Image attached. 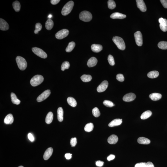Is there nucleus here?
<instances>
[{
	"label": "nucleus",
	"instance_id": "f257e3e1",
	"mask_svg": "<svg viewBox=\"0 0 167 167\" xmlns=\"http://www.w3.org/2000/svg\"><path fill=\"white\" fill-rule=\"evenodd\" d=\"M74 5V3L72 1H69L63 7L61 13L63 16H67L71 12Z\"/></svg>",
	"mask_w": 167,
	"mask_h": 167
},
{
	"label": "nucleus",
	"instance_id": "f03ea898",
	"mask_svg": "<svg viewBox=\"0 0 167 167\" xmlns=\"http://www.w3.org/2000/svg\"><path fill=\"white\" fill-rule=\"evenodd\" d=\"M113 41L117 45V47L121 50H124L125 49V43L123 39L121 37L115 36L113 38Z\"/></svg>",
	"mask_w": 167,
	"mask_h": 167
},
{
	"label": "nucleus",
	"instance_id": "7ed1b4c3",
	"mask_svg": "<svg viewBox=\"0 0 167 167\" xmlns=\"http://www.w3.org/2000/svg\"><path fill=\"white\" fill-rule=\"evenodd\" d=\"M16 61L18 67L20 70L23 71L27 68V61L24 58L20 56H17Z\"/></svg>",
	"mask_w": 167,
	"mask_h": 167
},
{
	"label": "nucleus",
	"instance_id": "20e7f679",
	"mask_svg": "<svg viewBox=\"0 0 167 167\" xmlns=\"http://www.w3.org/2000/svg\"><path fill=\"white\" fill-rule=\"evenodd\" d=\"M43 81L44 78L42 76L36 75L34 76L31 79L30 83L33 86H36L42 83Z\"/></svg>",
	"mask_w": 167,
	"mask_h": 167
},
{
	"label": "nucleus",
	"instance_id": "39448f33",
	"mask_svg": "<svg viewBox=\"0 0 167 167\" xmlns=\"http://www.w3.org/2000/svg\"><path fill=\"white\" fill-rule=\"evenodd\" d=\"M80 19L84 22H89L92 20V16L90 12L87 11H83L79 15Z\"/></svg>",
	"mask_w": 167,
	"mask_h": 167
},
{
	"label": "nucleus",
	"instance_id": "423d86ee",
	"mask_svg": "<svg viewBox=\"0 0 167 167\" xmlns=\"http://www.w3.org/2000/svg\"><path fill=\"white\" fill-rule=\"evenodd\" d=\"M32 51L35 55L42 58L45 59L47 57V55L46 53L40 48L33 47L32 48Z\"/></svg>",
	"mask_w": 167,
	"mask_h": 167
},
{
	"label": "nucleus",
	"instance_id": "0eeeda50",
	"mask_svg": "<svg viewBox=\"0 0 167 167\" xmlns=\"http://www.w3.org/2000/svg\"><path fill=\"white\" fill-rule=\"evenodd\" d=\"M68 30L64 29L58 32L56 34V37L58 39H62L67 37L68 35Z\"/></svg>",
	"mask_w": 167,
	"mask_h": 167
},
{
	"label": "nucleus",
	"instance_id": "6e6552de",
	"mask_svg": "<svg viewBox=\"0 0 167 167\" xmlns=\"http://www.w3.org/2000/svg\"><path fill=\"white\" fill-rule=\"evenodd\" d=\"M134 36L136 44L139 46H142L143 44V38L141 33L137 31L135 33Z\"/></svg>",
	"mask_w": 167,
	"mask_h": 167
},
{
	"label": "nucleus",
	"instance_id": "1a4fd4ad",
	"mask_svg": "<svg viewBox=\"0 0 167 167\" xmlns=\"http://www.w3.org/2000/svg\"><path fill=\"white\" fill-rule=\"evenodd\" d=\"M51 93V91L50 90H45L37 98V101L38 102L43 101L49 97Z\"/></svg>",
	"mask_w": 167,
	"mask_h": 167
},
{
	"label": "nucleus",
	"instance_id": "9d476101",
	"mask_svg": "<svg viewBox=\"0 0 167 167\" xmlns=\"http://www.w3.org/2000/svg\"><path fill=\"white\" fill-rule=\"evenodd\" d=\"M108 83L107 81H104L98 86L97 88V91L101 92L104 91L108 87Z\"/></svg>",
	"mask_w": 167,
	"mask_h": 167
},
{
	"label": "nucleus",
	"instance_id": "9b49d317",
	"mask_svg": "<svg viewBox=\"0 0 167 167\" xmlns=\"http://www.w3.org/2000/svg\"><path fill=\"white\" fill-rule=\"evenodd\" d=\"M136 96L134 93H129L125 95L123 98L124 101L129 102L132 101L136 99Z\"/></svg>",
	"mask_w": 167,
	"mask_h": 167
},
{
	"label": "nucleus",
	"instance_id": "f8f14e48",
	"mask_svg": "<svg viewBox=\"0 0 167 167\" xmlns=\"http://www.w3.org/2000/svg\"><path fill=\"white\" fill-rule=\"evenodd\" d=\"M137 7L141 11L145 12L147 10V8L144 1L143 0H136Z\"/></svg>",
	"mask_w": 167,
	"mask_h": 167
},
{
	"label": "nucleus",
	"instance_id": "ddd939ff",
	"mask_svg": "<svg viewBox=\"0 0 167 167\" xmlns=\"http://www.w3.org/2000/svg\"><path fill=\"white\" fill-rule=\"evenodd\" d=\"M9 24L5 20L2 18L0 19V29L3 31H6L9 29Z\"/></svg>",
	"mask_w": 167,
	"mask_h": 167
},
{
	"label": "nucleus",
	"instance_id": "4468645a",
	"mask_svg": "<svg viewBox=\"0 0 167 167\" xmlns=\"http://www.w3.org/2000/svg\"><path fill=\"white\" fill-rule=\"evenodd\" d=\"M53 152V149L52 148H49L45 151L43 155L44 159L46 160L49 159L52 155Z\"/></svg>",
	"mask_w": 167,
	"mask_h": 167
},
{
	"label": "nucleus",
	"instance_id": "2eb2a0df",
	"mask_svg": "<svg viewBox=\"0 0 167 167\" xmlns=\"http://www.w3.org/2000/svg\"><path fill=\"white\" fill-rule=\"evenodd\" d=\"M126 17V15L119 12L113 13L110 16V17L113 19H123Z\"/></svg>",
	"mask_w": 167,
	"mask_h": 167
},
{
	"label": "nucleus",
	"instance_id": "dca6fc26",
	"mask_svg": "<svg viewBox=\"0 0 167 167\" xmlns=\"http://www.w3.org/2000/svg\"><path fill=\"white\" fill-rule=\"evenodd\" d=\"M118 140V138L116 135H112L108 139V142L110 144H114L116 143Z\"/></svg>",
	"mask_w": 167,
	"mask_h": 167
},
{
	"label": "nucleus",
	"instance_id": "f3484780",
	"mask_svg": "<svg viewBox=\"0 0 167 167\" xmlns=\"http://www.w3.org/2000/svg\"><path fill=\"white\" fill-rule=\"evenodd\" d=\"M135 167H154V164L151 162H140L136 164Z\"/></svg>",
	"mask_w": 167,
	"mask_h": 167
},
{
	"label": "nucleus",
	"instance_id": "a211bd4d",
	"mask_svg": "<svg viewBox=\"0 0 167 167\" xmlns=\"http://www.w3.org/2000/svg\"><path fill=\"white\" fill-rule=\"evenodd\" d=\"M97 62V59L94 57H92L88 60L87 65L89 67H93L96 66Z\"/></svg>",
	"mask_w": 167,
	"mask_h": 167
},
{
	"label": "nucleus",
	"instance_id": "6ab92c4d",
	"mask_svg": "<svg viewBox=\"0 0 167 167\" xmlns=\"http://www.w3.org/2000/svg\"><path fill=\"white\" fill-rule=\"evenodd\" d=\"M91 48L92 52L96 53H98L102 50L103 46L101 45L93 44L91 45Z\"/></svg>",
	"mask_w": 167,
	"mask_h": 167
},
{
	"label": "nucleus",
	"instance_id": "aec40b11",
	"mask_svg": "<svg viewBox=\"0 0 167 167\" xmlns=\"http://www.w3.org/2000/svg\"><path fill=\"white\" fill-rule=\"evenodd\" d=\"M122 119H114L109 124V126L110 127H112L120 125L122 124Z\"/></svg>",
	"mask_w": 167,
	"mask_h": 167
},
{
	"label": "nucleus",
	"instance_id": "412c9836",
	"mask_svg": "<svg viewBox=\"0 0 167 167\" xmlns=\"http://www.w3.org/2000/svg\"><path fill=\"white\" fill-rule=\"evenodd\" d=\"M14 118L12 114H10L7 115L4 120V122L6 124H11L13 123Z\"/></svg>",
	"mask_w": 167,
	"mask_h": 167
},
{
	"label": "nucleus",
	"instance_id": "4be33fe9",
	"mask_svg": "<svg viewBox=\"0 0 167 167\" xmlns=\"http://www.w3.org/2000/svg\"><path fill=\"white\" fill-rule=\"evenodd\" d=\"M149 97L152 100L156 101L160 100L162 97V96L159 93H153L150 95Z\"/></svg>",
	"mask_w": 167,
	"mask_h": 167
},
{
	"label": "nucleus",
	"instance_id": "5701e85b",
	"mask_svg": "<svg viewBox=\"0 0 167 167\" xmlns=\"http://www.w3.org/2000/svg\"><path fill=\"white\" fill-rule=\"evenodd\" d=\"M63 111L61 107H59L57 110V118L60 122H62L63 120Z\"/></svg>",
	"mask_w": 167,
	"mask_h": 167
},
{
	"label": "nucleus",
	"instance_id": "b1692460",
	"mask_svg": "<svg viewBox=\"0 0 167 167\" xmlns=\"http://www.w3.org/2000/svg\"><path fill=\"white\" fill-rule=\"evenodd\" d=\"M138 142L140 144L148 145L150 143L149 139L144 137H140L138 138Z\"/></svg>",
	"mask_w": 167,
	"mask_h": 167
},
{
	"label": "nucleus",
	"instance_id": "393cba45",
	"mask_svg": "<svg viewBox=\"0 0 167 167\" xmlns=\"http://www.w3.org/2000/svg\"><path fill=\"white\" fill-rule=\"evenodd\" d=\"M54 22L53 20L51 19H48L45 24V27L48 30H51L53 28Z\"/></svg>",
	"mask_w": 167,
	"mask_h": 167
},
{
	"label": "nucleus",
	"instance_id": "a878e982",
	"mask_svg": "<svg viewBox=\"0 0 167 167\" xmlns=\"http://www.w3.org/2000/svg\"><path fill=\"white\" fill-rule=\"evenodd\" d=\"M11 97L12 101L13 104L17 105L20 104V101L17 99V97L14 93L12 92L11 93Z\"/></svg>",
	"mask_w": 167,
	"mask_h": 167
},
{
	"label": "nucleus",
	"instance_id": "bb28decb",
	"mask_svg": "<svg viewBox=\"0 0 167 167\" xmlns=\"http://www.w3.org/2000/svg\"><path fill=\"white\" fill-rule=\"evenodd\" d=\"M53 118V114L52 112H50L47 115L45 121L46 124H50L52 122Z\"/></svg>",
	"mask_w": 167,
	"mask_h": 167
},
{
	"label": "nucleus",
	"instance_id": "cd10ccee",
	"mask_svg": "<svg viewBox=\"0 0 167 167\" xmlns=\"http://www.w3.org/2000/svg\"><path fill=\"white\" fill-rule=\"evenodd\" d=\"M160 27L161 30L164 32L167 31V20L166 19H164L163 21L160 23Z\"/></svg>",
	"mask_w": 167,
	"mask_h": 167
},
{
	"label": "nucleus",
	"instance_id": "c85d7f7f",
	"mask_svg": "<svg viewBox=\"0 0 167 167\" xmlns=\"http://www.w3.org/2000/svg\"><path fill=\"white\" fill-rule=\"evenodd\" d=\"M67 101V103L70 106L73 107H75L77 105V103L75 99L71 97L68 98Z\"/></svg>",
	"mask_w": 167,
	"mask_h": 167
},
{
	"label": "nucleus",
	"instance_id": "c756f323",
	"mask_svg": "<svg viewBox=\"0 0 167 167\" xmlns=\"http://www.w3.org/2000/svg\"><path fill=\"white\" fill-rule=\"evenodd\" d=\"M152 113L150 110H147L143 113L141 115L140 118L142 120H145L150 117L152 115Z\"/></svg>",
	"mask_w": 167,
	"mask_h": 167
},
{
	"label": "nucleus",
	"instance_id": "7c9ffc66",
	"mask_svg": "<svg viewBox=\"0 0 167 167\" xmlns=\"http://www.w3.org/2000/svg\"><path fill=\"white\" fill-rule=\"evenodd\" d=\"M159 74L158 72L156 71H154L150 72L147 74V76L150 78H155L158 76Z\"/></svg>",
	"mask_w": 167,
	"mask_h": 167
},
{
	"label": "nucleus",
	"instance_id": "2f4dec72",
	"mask_svg": "<svg viewBox=\"0 0 167 167\" xmlns=\"http://www.w3.org/2000/svg\"><path fill=\"white\" fill-rule=\"evenodd\" d=\"M12 6L16 12H18L20 11L21 6L19 1H15L12 4Z\"/></svg>",
	"mask_w": 167,
	"mask_h": 167
},
{
	"label": "nucleus",
	"instance_id": "473e14b6",
	"mask_svg": "<svg viewBox=\"0 0 167 167\" xmlns=\"http://www.w3.org/2000/svg\"><path fill=\"white\" fill-rule=\"evenodd\" d=\"M75 43L74 42H71L69 43L68 46L66 48V52H71L75 47Z\"/></svg>",
	"mask_w": 167,
	"mask_h": 167
},
{
	"label": "nucleus",
	"instance_id": "72a5a7b5",
	"mask_svg": "<svg viewBox=\"0 0 167 167\" xmlns=\"http://www.w3.org/2000/svg\"><path fill=\"white\" fill-rule=\"evenodd\" d=\"M94 126L92 123H89L85 126L84 129L85 131L88 132H90L93 130Z\"/></svg>",
	"mask_w": 167,
	"mask_h": 167
},
{
	"label": "nucleus",
	"instance_id": "f704fd0d",
	"mask_svg": "<svg viewBox=\"0 0 167 167\" xmlns=\"http://www.w3.org/2000/svg\"><path fill=\"white\" fill-rule=\"evenodd\" d=\"M81 79L84 82H88L91 80L92 77L90 75H83L81 77Z\"/></svg>",
	"mask_w": 167,
	"mask_h": 167
},
{
	"label": "nucleus",
	"instance_id": "c9c22d12",
	"mask_svg": "<svg viewBox=\"0 0 167 167\" xmlns=\"http://www.w3.org/2000/svg\"><path fill=\"white\" fill-rule=\"evenodd\" d=\"M158 47L161 49H167V42L165 41H161L158 44Z\"/></svg>",
	"mask_w": 167,
	"mask_h": 167
},
{
	"label": "nucleus",
	"instance_id": "e433bc0d",
	"mask_svg": "<svg viewBox=\"0 0 167 167\" xmlns=\"http://www.w3.org/2000/svg\"><path fill=\"white\" fill-rule=\"evenodd\" d=\"M108 6L109 9H113L116 7V4L114 1L109 0L108 1Z\"/></svg>",
	"mask_w": 167,
	"mask_h": 167
},
{
	"label": "nucleus",
	"instance_id": "4c0bfd02",
	"mask_svg": "<svg viewBox=\"0 0 167 167\" xmlns=\"http://www.w3.org/2000/svg\"><path fill=\"white\" fill-rule=\"evenodd\" d=\"M92 113L94 116L96 117H99L100 115V111L97 107H95L92 109Z\"/></svg>",
	"mask_w": 167,
	"mask_h": 167
},
{
	"label": "nucleus",
	"instance_id": "58836bf2",
	"mask_svg": "<svg viewBox=\"0 0 167 167\" xmlns=\"http://www.w3.org/2000/svg\"><path fill=\"white\" fill-rule=\"evenodd\" d=\"M70 63L68 61H65L62 64L61 69L62 71H64L66 69H68L70 67Z\"/></svg>",
	"mask_w": 167,
	"mask_h": 167
},
{
	"label": "nucleus",
	"instance_id": "ea45409f",
	"mask_svg": "<svg viewBox=\"0 0 167 167\" xmlns=\"http://www.w3.org/2000/svg\"><path fill=\"white\" fill-rule=\"evenodd\" d=\"M42 26L40 23H37L35 25V30L34 33L35 34H38V32L42 30Z\"/></svg>",
	"mask_w": 167,
	"mask_h": 167
},
{
	"label": "nucleus",
	"instance_id": "a19ab883",
	"mask_svg": "<svg viewBox=\"0 0 167 167\" xmlns=\"http://www.w3.org/2000/svg\"><path fill=\"white\" fill-rule=\"evenodd\" d=\"M103 104L106 107H112L114 106V104L112 102L107 100L104 101L103 102Z\"/></svg>",
	"mask_w": 167,
	"mask_h": 167
},
{
	"label": "nucleus",
	"instance_id": "79ce46f5",
	"mask_svg": "<svg viewBox=\"0 0 167 167\" xmlns=\"http://www.w3.org/2000/svg\"><path fill=\"white\" fill-rule=\"evenodd\" d=\"M108 60L110 65L114 66L115 64L114 57L112 55H109L108 57Z\"/></svg>",
	"mask_w": 167,
	"mask_h": 167
},
{
	"label": "nucleus",
	"instance_id": "37998d69",
	"mask_svg": "<svg viewBox=\"0 0 167 167\" xmlns=\"http://www.w3.org/2000/svg\"><path fill=\"white\" fill-rule=\"evenodd\" d=\"M116 78L117 80L121 81V82H123L125 80V78H124L123 75L121 74H117Z\"/></svg>",
	"mask_w": 167,
	"mask_h": 167
},
{
	"label": "nucleus",
	"instance_id": "c03bdc74",
	"mask_svg": "<svg viewBox=\"0 0 167 167\" xmlns=\"http://www.w3.org/2000/svg\"><path fill=\"white\" fill-rule=\"evenodd\" d=\"M77 144V139L76 138H71L70 140V144L72 147H74L76 146Z\"/></svg>",
	"mask_w": 167,
	"mask_h": 167
},
{
	"label": "nucleus",
	"instance_id": "a18cd8bd",
	"mask_svg": "<svg viewBox=\"0 0 167 167\" xmlns=\"http://www.w3.org/2000/svg\"><path fill=\"white\" fill-rule=\"evenodd\" d=\"M160 1L164 7L167 9V0H161Z\"/></svg>",
	"mask_w": 167,
	"mask_h": 167
},
{
	"label": "nucleus",
	"instance_id": "49530a36",
	"mask_svg": "<svg viewBox=\"0 0 167 167\" xmlns=\"http://www.w3.org/2000/svg\"><path fill=\"white\" fill-rule=\"evenodd\" d=\"M104 162L103 161H96V164L97 166L99 167H102L103 166Z\"/></svg>",
	"mask_w": 167,
	"mask_h": 167
},
{
	"label": "nucleus",
	"instance_id": "de8ad7c7",
	"mask_svg": "<svg viewBox=\"0 0 167 167\" xmlns=\"http://www.w3.org/2000/svg\"><path fill=\"white\" fill-rule=\"evenodd\" d=\"M115 158V156L113 154H110L108 157L107 158V159L109 161L112 160H113Z\"/></svg>",
	"mask_w": 167,
	"mask_h": 167
},
{
	"label": "nucleus",
	"instance_id": "09e8293b",
	"mask_svg": "<svg viewBox=\"0 0 167 167\" xmlns=\"http://www.w3.org/2000/svg\"><path fill=\"white\" fill-rule=\"evenodd\" d=\"M28 137L29 140L31 141H34V137L33 135L31 133H29L28 134Z\"/></svg>",
	"mask_w": 167,
	"mask_h": 167
},
{
	"label": "nucleus",
	"instance_id": "8fccbe9b",
	"mask_svg": "<svg viewBox=\"0 0 167 167\" xmlns=\"http://www.w3.org/2000/svg\"><path fill=\"white\" fill-rule=\"evenodd\" d=\"M60 1V0H51V3L52 5H56Z\"/></svg>",
	"mask_w": 167,
	"mask_h": 167
},
{
	"label": "nucleus",
	"instance_id": "3c124183",
	"mask_svg": "<svg viewBox=\"0 0 167 167\" xmlns=\"http://www.w3.org/2000/svg\"><path fill=\"white\" fill-rule=\"evenodd\" d=\"M71 155L72 154L68 153V154H65V157L66 159L69 160L71 158Z\"/></svg>",
	"mask_w": 167,
	"mask_h": 167
},
{
	"label": "nucleus",
	"instance_id": "603ef678",
	"mask_svg": "<svg viewBox=\"0 0 167 167\" xmlns=\"http://www.w3.org/2000/svg\"><path fill=\"white\" fill-rule=\"evenodd\" d=\"M52 17V15L51 14H50L48 16V17L49 18V19H51Z\"/></svg>",
	"mask_w": 167,
	"mask_h": 167
},
{
	"label": "nucleus",
	"instance_id": "864d4df0",
	"mask_svg": "<svg viewBox=\"0 0 167 167\" xmlns=\"http://www.w3.org/2000/svg\"><path fill=\"white\" fill-rule=\"evenodd\" d=\"M24 167V166H22V165H21V166H19V167Z\"/></svg>",
	"mask_w": 167,
	"mask_h": 167
}]
</instances>
